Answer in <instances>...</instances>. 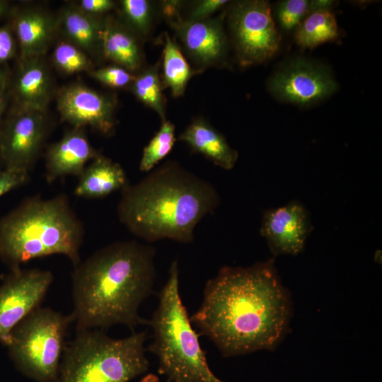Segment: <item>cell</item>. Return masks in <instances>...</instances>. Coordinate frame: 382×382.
<instances>
[{"label": "cell", "instance_id": "cb8c5ba5", "mask_svg": "<svg viewBox=\"0 0 382 382\" xmlns=\"http://www.w3.org/2000/svg\"><path fill=\"white\" fill-rule=\"evenodd\" d=\"M160 62L141 69L134 75L129 89L134 96L146 106L154 110L166 120V98L159 71Z\"/></svg>", "mask_w": 382, "mask_h": 382}, {"label": "cell", "instance_id": "d590c367", "mask_svg": "<svg viewBox=\"0 0 382 382\" xmlns=\"http://www.w3.org/2000/svg\"><path fill=\"white\" fill-rule=\"evenodd\" d=\"M15 8L16 7L13 6L10 1L0 0V19H10L15 10Z\"/></svg>", "mask_w": 382, "mask_h": 382}, {"label": "cell", "instance_id": "83f0119b", "mask_svg": "<svg viewBox=\"0 0 382 382\" xmlns=\"http://www.w3.org/2000/svg\"><path fill=\"white\" fill-rule=\"evenodd\" d=\"M310 13V1L308 0L281 1L277 4L274 11L280 28L286 32L296 30Z\"/></svg>", "mask_w": 382, "mask_h": 382}, {"label": "cell", "instance_id": "4fadbf2b", "mask_svg": "<svg viewBox=\"0 0 382 382\" xmlns=\"http://www.w3.org/2000/svg\"><path fill=\"white\" fill-rule=\"evenodd\" d=\"M223 16L199 21L181 16L169 22L185 52L197 66L196 71L224 64L228 42Z\"/></svg>", "mask_w": 382, "mask_h": 382}, {"label": "cell", "instance_id": "ffe728a7", "mask_svg": "<svg viewBox=\"0 0 382 382\" xmlns=\"http://www.w3.org/2000/svg\"><path fill=\"white\" fill-rule=\"evenodd\" d=\"M57 30L88 57L102 55V33L105 18L83 12L76 6H66L61 11Z\"/></svg>", "mask_w": 382, "mask_h": 382}, {"label": "cell", "instance_id": "8fae6325", "mask_svg": "<svg viewBox=\"0 0 382 382\" xmlns=\"http://www.w3.org/2000/svg\"><path fill=\"white\" fill-rule=\"evenodd\" d=\"M267 86L277 99L303 106L328 98L337 88L327 67L303 58L291 61L274 73Z\"/></svg>", "mask_w": 382, "mask_h": 382}, {"label": "cell", "instance_id": "836d02e7", "mask_svg": "<svg viewBox=\"0 0 382 382\" xmlns=\"http://www.w3.org/2000/svg\"><path fill=\"white\" fill-rule=\"evenodd\" d=\"M182 2L179 1H164L161 3L162 15L168 21V22L181 16Z\"/></svg>", "mask_w": 382, "mask_h": 382}, {"label": "cell", "instance_id": "1f68e13d", "mask_svg": "<svg viewBox=\"0 0 382 382\" xmlns=\"http://www.w3.org/2000/svg\"><path fill=\"white\" fill-rule=\"evenodd\" d=\"M29 173L6 168L0 170V197L25 184Z\"/></svg>", "mask_w": 382, "mask_h": 382}, {"label": "cell", "instance_id": "3957f363", "mask_svg": "<svg viewBox=\"0 0 382 382\" xmlns=\"http://www.w3.org/2000/svg\"><path fill=\"white\" fill-rule=\"evenodd\" d=\"M220 203L207 180L168 161L134 185L122 190L117 207L120 221L147 242L193 241L197 224Z\"/></svg>", "mask_w": 382, "mask_h": 382}, {"label": "cell", "instance_id": "277c9868", "mask_svg": "<svg viewBox=\"0 0 382 382\" xmlns=\"http://www.w3.org/2000/svg\"><path fill=\"white\" fill-rule=\"evenodd\" d=\"M83 236V224L65 194L29 197L0 218V260L14 270L33 259L58 254L75 267L81 260Z\"/></svg>", "mask_w": 382, "mask_h": 382}, {"label": "cell", "instance_id": "603a6c76", "mask_svg": "<svg viewBox=\"0 0 382 382\" xmlns=\"http://www.w3.org/2000/svg\"><path fill=\"white\" fill-rule=\"evenodd\" d=\"M340 37L336 18L330 11L308 14L296 30L295 40L304 49H313Z\"/></svg>", "mask_w": 382, "mask_h": 382}, {"label": "cell", "instance_id": "ab89813d", "mask_svg": "<svg viewBox=\"0 0 382 382\" xmlns=\"http://www.w3.org/2000/svg\"><path fill=\"white\" fill-rule=\"evenodd\" d=\"M3 168H4V163H3V160H2V158H1V152H0V170L3 169Z\"/></svg>", "mask_w": 382, "mask_h": 382}, {"label": "cell", "instance_id": "f1b7e54d", "mask_svg": "<svg viewBox=\"0 0 382 382\" xmlns=\"http://www.w3.org/2000/svg\"><path fill=\"white\" fill-rule=\"evenodd\" d=\"M90 74L100 83L114 88H129L134 79V74L116 64L91 70Z\"/></svg>", "mask_w": 382, "mask_h": 382}, {"label": "cell", "instance_id": "7402d4cb", "mask_svg": "<svg viewBox=\"0 0 382 382\" xmlns=\"http://www.w3.org/2000/svg\"><path fill=\"white\" fill-rule=\"evenodd\" d=\"M163 53V86L169 88L173 97H180L197 71L192 69L178 43L166 33Z\"/></svg>", "mask_w": 382, "mask_h": 382}, {"label": "cell", "instance_id": "ba28073f", "mask_svg": "<svg viewBox=\"0 0 382 382\" xmlns=\"http://www.w3.org/2000/svg\"><path fill=\"white\" fill-rule=\"evenodd\" d=\"M228 24L241 66L261 64L278 51L281 37L268 1H236L228 11Z\"/></svg>", "mask_w": 382, "mask_h": 382}, {"label": "cell", "instance_id": "484cf974", "mask_svg": "<svg viewBox=\"0 0 382 382\" xmlns=\"http://www.w3.org/2000/svg\"><path fill=\"white\" fill-rule=\"evenodd\" d=\"M123 23L140 39L149 37L153 26L154 10L146 0L120 1Z\"/></svg>", "mask_w": 382, "mask_h": 382}, {"label": "cell", "instance_id": "9a60e30c", "mask_svg": "<svg viewBox=\"0 0 382 382\" xmlns=\"http://www.w3.org/2000/svg\"><path fill=\"white\" fill-rule=\"evenodd\" d=\"M42 57L20 60L8 87L13 108L45 112L52 96V81Z\"/></svg>", "mask_w": 382, "mask_h": 382}, {"label": "cell", "instance_id": "ac0fdd59", "mask_svg": "<svg viewBox=\"0 0 382 382\" xmlns=\"http://www.w3.org/2000/svg\"><path fill=\"white\" fill-rule=\"evenodd\" d=\"M140 38L123 22L105 18L102 55L131 73L142 69L144 54Z\"/></svg>", "mask_w": 382, "mask_h": 382}, {"label": "cell", "instance_id": "d4e9b609", "mask_svg": "<svg viewBox=\"0 0 382 382\" xmlns=\"http://www.w3.org/2000/svg\"><path fill=\"white\" fill-rule=\"evenodd\" d=\"M175 141V126L165 120L159 130L144 148L139 163V170L150 172L171 151Z\"/></svg>", "mask_w": 382, "mask_h": 382}, {"label": "cell", "instance_id": "8992f818", "mask_svg": "<svg viewBox=\"0 0 382 382\" xmlns=\"http://www.w3.org/2000/svg\"><path fill=\"white\" fill-rule=\"evenodd\" d=\"M146 332L113 338L99 329L77 330L66 343L57 382H129L149 370Z\"/></svg>", "mask_w": 382, "mask_h": 382}, {"label": "cell", "instance_id": "74e56055", "mask_svg": "<svg viewBox=\"0 0 382 382\" xmlns=\"http://www.w3.org/2000/svg\"><path fill=\"white\" fill-rule=\"evenodd\" d=\"M9 100L10 96L8 89L0 92V124L3 120V115L6 110Z\"/></svg>", "mask_w": 382, "mask_h": 382}, {"label": "cell", "instance_id": "7c38bea8", "mask_svg": "<svg viewBox=\"0 0 382 382\" xmlns=\"http://www.w3.org/2000/svg\"><path fill=\"white\" fill-rule=\"evenodd\" d=\"M114 97L99 93L82 83L64 87L57 98L63 120L74 128L88 126L103 135H111L116 126Z\"/></svg>", "mask_w": 382, "mask_h": 382}, {"label": "cell", "instance_id": "6da1fadb", "mask_svg": "<svg viewBox=\"0 0 382 382\" xmlns=\"http://www.w3.org/2000/svg\"><path fill=\"white\" fill-rule=\"evenodd\" d=\"M291 316L289 294L270 259L221 267L206 283L202 302L190 319L224 357H233L275 349Z\"/></svg>", "mask_w": 382, "mask_h": 382}, {"label": "cell", "instance_id": "30bf717a", "mask_svg": "<svg viewBox=\"0 0 382 382\" xmlns=\"http://www.w3.org/2000/svg\"><path fill=\"white\" fill-rule=\"evenodd\" d=\"M52 272L17 269L0 285V342L6 345L13 329L40 306L52 282Z\"/></svg>", "mask_w": 382, "mask_h": 382}, {"label": "cell", "instance_id": "f35d334b", "mask_svg": "<svg viewBox=\"0 0 382 382\" xmlns=\"http://www.w3.org/2000/svg\"><path fill=\"white\" fill-rule=\"evenodd\" d=\"M141 382H160L158 378L154 374H148L144 376ZM166 382H169L166 381Z\"/></svg>", "mask_w": 382, "mask_h": 382}, {"label": "cell", "instance_id": "7a4b0ae2", "mask_svg": "<svg viewBox=\"0 0 382 382\" xmlns=\"http://www.w3.org/2000/svg\"><path fill=\"white\" fill-rule=\"evenodd\" d=\"M155 254L151 245L117 241L74 267L71 315L76 330L148 324L139 308L153 290Z\"/></svg>", "mask_w": 382, "mask_h": 382}, {"label": "cell", "instance_id": "5bb4252c", "mask_svg": "<svg viewBox=\"0 0 382 382\" xmlns=\"http://www.w3.org/2000/svg\"><path fill=\"white\" fill-rule=\"evenodd\" d=\"M312 229L306 208L301 202L294 200L266 210L260 233L274 256L296 255L303 250Z\"/></svg>", "mask_w": 382, "mask_h": 382}, {"label": "cell", "instance_id": "f546056e", "mask_svg": "<svg viewBox=\"0 0 382 382\" xmlns=\"http://www.w3.org/2000/svg\"><path fill=\"white\" fill-rule=\"evenodd\" d=\"M18 50L11 21L0 26V65L13 59Z\"/></svg>", "mask_w": 382, "mask_h": 382}, {"label": "cell", "instance_id": "52a82bcc", "mask_svg": "<svg viewBox=\"0 0 382 382\" xmlns=\"http://www.w3.org/2000/svg\"><path fill=\"white\" fill-rule=\"evenodd\" d=\"M72 322L71 313L48 307L31 312L13 329L6 345L16 368L36 382H57L65 336Z\"/></svg>", "mask_w": 382, "mask_h": 382}, {"label": "cell", "instance_id": "4dcf8cb0", "mask_svg": "<svg viewBox=\"0 0 382 382\" xmlns=\"http://www.w3.org/2000/svg\"><path fill=\"white\" fill-rule=\"evenodd\" d=\"M228 1L226 0H201L195 1L190 9L188 17L190 21H199L209 18V16L224 7Z\"/></svg>", "mask_w": 382, "mask_h": 382}, {"label": "cell", "instance_id": "2e32d148", "mask_svg": "<svg viewBox=\"0 0 382 382\" xmlns=\"http://www.w3.org/2000/svg\"><path fill=\"white\" fill-rule=\"evenodd\" d=\"M98 154L83 128L74 127L47 149L45 179L50 183L66 175L79 178L87 162L92 161Z\"/></svg>", "mask_w": 382, "mask_h": 382}, {"label": "cell", "instance_id": "4316f807", "mask_svg": "<svg viewBox=\"0 0 382 382\" xmlns=\"http://www.w3.org/2000/svg\"><path fill=\"white\" fill-rule=\"evenodd\" d=\"M54 64L66 74L91 71L92 62L81 50L66 41L57 45L52 54Z\"/></svg>", "mask_w": 382, "mask_h": 382}, {"label": "cell", "instance_id": "d6a6232c", "mask_svg": "<svg viewBox=\"0 0 382 382\" xmlns=\"http://www.w3.org/2000/svg\"><path fill=\"white\" fill-rule=\"evenodd\" d=\"M115 5L112 0H81L76 6L85 13L98 16L110 11Z\"/></svg>", "mask_w": 382, "mask_h": 382}, {"label": "cell", "instance_id": "e0dca14e", "mask_svg": "<svg viewBox=\"0 0 382 382\" xmlns=\"http://www.w3.org/2000/svg\"><path fill=\"white\" fill-rule=\"evenodd\" d=\"M9 20L18 42V59L42 57L57 31L56 21L42 9L17 7Z\"/></svg>", "mask_w": 382, "mask_h": 382}, {"label": "cell", "instance_id": "d6986e66", "mask_svg": "<svg viewBox=\"0 0 382 382\" xmlns=\"http://www.w3.org/2000/svg\"><path fill=\"white\" fill-rule=\"evenodd\" d=\"M178 139L225 170H231L238 158L237 151L230 146L224 135L203 118L193 120Z\"/></svg>", "mask_w": 382, "mask_h": 382}, {"label": "cell", "instance_id": "5b68a950", "mask_svg": "<svg viewBox=\"0 0 382 382\" xmlns=\"http://www.w3.org/2000/svg\"><path fill=\"white\" fill-rule=\"evenodd\" d=\"M153 342L148 350L158 360V372L169 382H225L212 371L199 334L193 329L179 292V270L173 261L158 293V305L148 324Z\"/></svg>", "mask_w": 382, "mask_h": 382}, {"label": "cell", "instance_id": "8d00e7d4", "mask_svg": "<svg viewBox=\"0 0 382 382\" xmlns=\"http://www.w3.org/2000/svg\"><path fill=\"white\" fill-rule=\"evenodd\" d=\"M9 81V71L5 66L0 65V92L8 89Z\"/></svg>", "mask_w": 382, "mask_h": 382}, {"label": "cell", "instance_id": "e575fe53", "mask_svg": "<svg viewBox=\"0 0 382 382\" xmlns=\"http://www.w3.org/2000/svg\"><path fill=\"white\" fill-rule=\"evenodd\" d=\"M335 4L332 0H312L310 1L311 13L318 11H330Z\"/></svg>", "mask_w": 382, "mask_h": 382}, {"label": "cell", "instance_id": "9c48e42d", "mask_svg": "<svg viewBox=\"0 0 382 382\" xmlns=\"http://www.w3.org/2000/svg\"><path fill=\"white\" fill-rule=\"evenodd\" d=\"M47 132L45 112L11 108L0 124V152L4 168L29 173Z\"/></svg>", "mask_w": 382, "mask_h": 382}, {"label": "cell", "instance_id": "44dd1931", "mask_svg": "<svg viewBox=\"0 0 382 382\" xmlns=\"http://www.w3.org/2000/svg\"><path fill=\"white\" fill-rule=\"evenodd\" d=\"M127 184L123 168L98 154L79 177L74 194L83 198H100L122 190Z\"/></svg>", "mask_w": 382, "mask_h": 382}]
</instances>
